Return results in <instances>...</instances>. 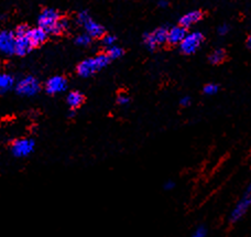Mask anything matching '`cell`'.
<instances>
[{"label":"cell","instance_id":"4316f807","mask_svg":"<svg viewBox=\"0 0 251 237\" xmlns=\"http://www.w3.org/2000/svg\"><path fill=\"white\" fill-rule=\"evenodd\" d=\"M159 6L160 7H167L168 6V1H164V0H162V1L159 2Z\"/></svg>","mask_w":251,"mask_h":237},{"label":"cell","instance_id":"6da1fadb","mask_svg":"<svg viewBox=\"0 0 251 237\" xmlns=\"http://www.w3.org/2000/svg\"><path fill=\"white\" fill-rule=\"evenodd\" d=\"M39 26L47 31L48 33L60 34L67 29L69 22L65 19L60 18V15L54 9H44L39 16Z\"/></svg>","mask_w":251,"mask_h":237},{"label":"cell","instance_id":"7a4b0ae2","mask_svg":"<svg viewBox=\"0 0 251 237\" xmlns=\"http://www.w3.org/2000/svg\"><path fill=\"white\" fill-rule=\"evenodd\" d=\"M110 59L107 54H100L84 60L77 66V74L80 78H89L93 74L100 72L109 63Z\"/></svg>","mask_w":251,"mask_h":237},{"label":"cell","instance_id":"83f0119b","mask_svg":"<svg viewBox=\"0 0 251 237\" xmlns=\"http://www.w3.org/2000/svg\"><path fill=\"white\" fill-rule=\"evenodd\" d=\"M247 47H248L249 50H251V35L247 39Z\"/></svg>","mask_w":251,"mask_h":237},{"label":"cell","instance_id":"7402d4cb","mask_svg":"<svg viewBox=\"0 0 251 237\" xmlns=\"http://www.w3.org/2000/svg\"><path fill=\"white\" fill-rule=\"evenodd\" d=\"M117 102H118V104L119 105H122V106H126V105H128L129 104V102H130V98H129V96L128 95H126V94H120V95L118 96V100H117Z\"/></svg>","mask_w":251,"mask_h":237},{"label":"cell","instance_id":"7c38bea8","mask_svg":"<svg viewBox=\"0 0 251 237\" xmlns=\"http://www.w3.org/2000/svg\"><path fill=\"white\" fill-rule=\"evenodd\" d=\"M48 34L49 33L46 30L42 29L41 26H39V28L29 29L28 37L30 39L31 44H32V47H39V46H41L42 43L46 42Z\"/></svg>","mask_w":251,"mask_h":237},{"label":"cell","instance_id":"ac0fdd59","mask_svg":"<svg viewBox=\"0 0 251 237\" xmlns=\"http://www.w3.org/2000/svg\"><path fill=\"white\" fill-rule=\"evenodd\" d=\"M124 54V50L122 48H119L117 46H111L108 48V51H107V55L110 60H115V59H119L120 56H123Z\"/></svg>","mask_w":251,"mask_h":237},{"label":"cell","instance_id":"d6986e66","mask_svg":"<svg viewBox=\"0 0 251 237\" xmlns=\"http://www.w3.org/2000/svg\"><path fill=\"white\" fill-rule=\"evenodd\" d=\"M91 41H92V37H91V35H89L88 33H86V34H80V35H78V37L76 38V40H75L76 44H77V46H80V47H86V46H88V44L91 43Z\"/></svg>","mask_w":251,"mask_h":237},{"label":"cell","instance_id":"9c48e42d","mask_svg":"<svg viewBox=\"0 0 251 237\" xmlns=\"http://www.w3.org/2000/svg\"><path fill=\"white\" fill-rule=\"evenodd\" d=\"M34 149V141L32 139H18L13 141L11 146V153L17 158H25L32 154Z\"/></svg>","mask_w":251,"mask_h":237},{"label":"cell","instance_id":"5b68a950","mask_svg":"<svg viewBox=\"0 0 251 237\" xmlns=\"http://www.w3.org/2000/svg\"><path fill=\"white\" fill-rule=\"evenodd\" d=\"M77 21L79 25H82L84 26L86 32L91 35L92 38H100L105 32L104 28H102L100 24L94 21L86 11H82L78 13Z\"/></svg>","mask_w":251,"mask_h":237},{"label":"cell","instance_id":"9a60e30c","mask_svg":"<svg viewBox=\"0 0 251 237\" xmlns=\"http://www.w3.org/2000/svg\"><path fill=\"white\" fill-rule=\"evenodd\" d=\"M66 102L72 109H75L83 104L84 102V96L82 93L79 92H71L66 97Z\"/></svg>","mask_w":251,"mask_h":237},{"label":"cell","instance_id":"5bb4252c","mask_svg":"<svg viewBox=\"0 0 251 237\" xmlns=\"http://www.w3.org/2000/svg\"><path fill=\"white\" fill-rule=\"evenodd\" d=\"M201 19V11H191L186 13L185 16H183L180 20V25L184 28H190V26H194Z\"/></svg>","mask_w":251,"mask_h":237},{"label":"cell","instance_id":"3957f363","mask_svg":"<svg viewBox=\"0 0 251 237\" xmlns=\"http://www.w3.org/2000/svg\"><path fill=\"white\" fill-rule=\"evenodd\" d=\"M29 28L26 26H18L16 30V42H15V53L20 56H24L28 54L31 49H32V44L30 42V39L28 37Z\"/></svg>","mask_w":251,"mask_h":237},{"label":"cell","instance_id":"603a6c76","mask_svg":"<svg viewBox=\"0 0 251 237\" xmlns=\"http://www.w3.org/2000/svg\"><path fill=\"white\" fill-rule=\"evenodd\" d=\"M206 235H207V231H206V229L203 226H201V227H199V229H196V231L194 232V234H193V236H194V237H205Z\"/></svg>","mask_w":251,"mask_h":237},{"label":"cell","instance_id":"ffe728a7","mask_svg":"<svg viewBox=\"0 0 251 237\" xmlns=\"http://www.w3.org/2000/svg\"><path fill=\"white\" fill-rule=\"evenodd\" d=\"M203 91H204V94H206V95L212 96V95H215V94H216L219 91V86L217 84L210 83V84L205 85Z\"/></svg>","mask_w":251,"mask_h":237},{"label":"cell","instance_id":"52a82bcc","mask_svg":"<svg viewBox=\"0 0 251 237\" xmlns=\"http://www.w3.org/2000/svg\"><path fill=\"white\" fill-rule=\"evenodd\" d=\"M143 41L149 50H154L163 43L168 42V30L165 28L155 29L152 32L146 33L143 37Z\"/></svg>","mask_w":251,"mask_h":237},{"label":"cell","instance_id":"cb8c5ba5","mask_svg":"<svg viewBox=\"0 0 251 237\" xmlns=\"http://www.w3.org/2000/svg\"><path fill=\"white\" fill-rule=\"evenodd\" d=\"M228 31H229V26H228L227 25H223L218 28V33L221 35H225L228 33Z\"/></svg>","mask_w":251,"mask_h":237},{"label":"cell","instance_id":"ba28073f","mask_svg":"<svg viewBox=\"0 0 251 237\" xmlns=\"http://www.w3.org/2000/svg\"><path fill=\"white\" fill-rule=\"evenodd\" d=\"M204 41V37L201 32H192V33H186L185 38L182 40L180 43L181 51L184 53V54H193V53L196 52L197 49L200 48L201 42Z\"/></svg>","mask_w":251,"mask_h":237},{"label":"cell","instance_id":"e0dca14e","mask_svg":"<svg viewBox=\"0 0 251 237\" xmlns=\"http://www.w3.org/2000/svg\"><path fill=\"white\" fill-rule=\"evenodd\" d=\"M225 59V51L222 49H217V50L213 51L209 55V61L213 64H219Z\"/></svg>","mask_w":251,"mask_h":237},{"label":"cell","instance_id":"277c9868","mask_svg":"<svg viewBox=\"0 0 251 237\" xmlns=\"http://www.w3.org/2000/svg\"><path fill=\"white\" fill-rule=\"evenodd\" d=\"M251 208V183L247 186V190L245 191L244 195L241 196V199L237 202L236 207L232 210L230 214L229 220L231 223H236L239 220H241L246 213L248 212V210Z\"/></svg>","mask_w":251,"mask_h":237},{"label":"cell","instance_id":"4fadbf2b","mask_svg":"<svg viewBox=\"0 0 251 237\" xmlns=\"http://www.w3.org/2000/svg\"><path fill=\"white\" fill-rule=\"evenodd\" d=\"M186 35V28L182 26H173L168 31V42L170 44H180Z\"/></svg>","mask_w":251,"mask_h":237},{"label":"cell","instance_id":"484cf974","mask_svg":"<svg viewBox=\"0 0 251 237\" xmlns=\"http://www.w3.org/2000/svg\"><path fill=\"white\" fill-rule=\"evenodd\" d=\"M174 186H176V183H174L173 181H168V182H165L164 189L165 190H172Z\"/></svg>","mask_w":251,"mask_h":237},{"label":"cell","instance_id":"d4e9b609","mask_svg":"<svg viewBox=\"0 0 251 237\" xmlns=\"http://www.w3.org/2000/svg\"><path fill=\"white\" fill-rule=\"evenodd\" d=\"M180 104H181V106L182 107H187V106H190L191 105V98L190 97H183L182 100H181V102H180Z\"/></svg>","mask_w":251,"mask_h":237},{"label":"cell","instance_id":"2e32d148","mask_svg":"<svg viewBox=\"0 0 251 237\" xmlns=\"http://www.w3.org/2000/svg\"><path fill=\"white\" fill-rule=\"evenodd\" d=\"M15 84V79L9 74H0V94L7 93Z\"/></svg>","mask_w":251,"mask_h":237},{"label":"cell","instance_id":"8fae6325","mask_svg":"<svg viewBox=\"0 0 251 237\" xmlns=\"http://www.w3.org/2000/svg\"><path fill=\"white\" fill-rule=\"evenodd\" d=\"M47 92L51 95L63 93L67 88V80L63 77H53L48 79L46 85Z\"/></svg>","mask_w":251,"mask_h":237},{"label":"cell","instance_id":"30bf717a","mask_svg":"<svg viewBox=\"0 0 251 237\" xmlns=\"http://www.w3.org/2000/svg\"><path fill=\"white\" fill-rule=\"evenodd\" d=\"M15 33L9 31H2L0 32V54L1 55H11L15 53Z\"/></svg>","mask_w":251,"mask_h":237},{"label":"cell","instance_id":"8992f818","mask_svg":"<svg viewBox=\"0 0 251 237\" xmlns=\"http://www.w3.org/2000/svg\"><path fill=\"white\" fill-rule=\"evenodd\" d=\"M16 91L21 96H34L40 91V82L34 77L24 78L17 84Z\"/></svg>","mask_w":251,"mask_h":237},{"label":"cell","instance_id":"44dd1931","mask_svg":"<svg viewBox=\"0 0 251 237\" xmlns=\"http://www.w3.org/2000/svg\"><path fill=\"white\" fill-rule=\"evenodd\" d=\"M115 42H116V38L111 34H107L105 35L104 39H102V43H104V46L108 48L111 46H115Z\"/></svg>","mask_w":251,"mask_h":237}]
</instances>
